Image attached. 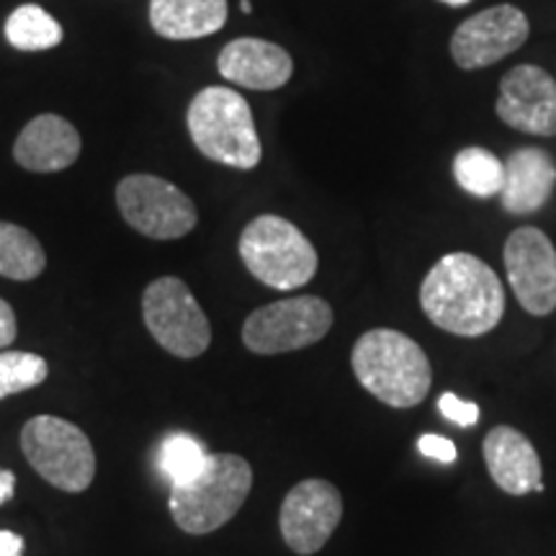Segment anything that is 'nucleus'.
I'll use <instances>...</instances> for the list:
<instances>
[{
	"instance_id": "c85d7f7f",
	"label": "nucleus",
	"mask_w": 556,
	"mask_h": 556,
	"mask_svg": "<svg viewBox=\"0 0 556 556\" xmlns=\"http://www.w3.org/2000/svg\"><path fill=\"white\" fill-rule=\"evenodd\" d=\"M441 3H446V5H467V3H471V0H441Z\"/></svg>"
},
{
	"instance_id": "5701e85b",
	"label": "nucleus",
	"mask_w": 556,
	"mask_h": 556,
	"mask_svg": "<svg viewBox=\"0 0 556 556\" xmlns=\"http://www.w3.org/2000/svg\"><path fill=\"white\" fill-rule=\"evenodd\" d=\"M50 374L47 361L39 353L5 351L0 353V400L39 387Z\"/></svg>"
},
{
	"instance_id": "aec40b11",
	"label": "nucleus",
	"mask_w": 556,
	"mask_h": 556,
	"mask_svg": "<svg viewBox=\"0 0 556 556\" xmlns=\"http://www.w3.org/2000/svg\"><path fill=\"white\" fill-rule=\"evenodd\" d=\"M5 39L18 52H45L60 45L62 26L41 5L26 3L5 18Z\"/></svg>"
},
{
	"instance_id": "2eb2a0df",
	"label": "nucleus",
	"mask_w": 556,
	"mask_h": 556,
	"mask_svg": "<svg viewBox=\"0 0 556 556\" xmlns=\"http://www.w3.org/2000/svg\"><path fill=\"white\" fill-rule=\"evenodd\" d=\"M482 451L492 482L507 495L523 497L546 490L541 479V458L520 430L510 426L492 428L484 438Z\"/></svg>"
},
{
	"instance_id": "f8f14e48",
	"label": "nucleus",
	"mask_w": 556,
	"mask_h": 556,
	"mask_svg": "<svg viewBox=\"0 0 556 556\" xmlns=\"http://www.w3.org/2000/svg\"><path fill=\"white\" fill-rule=\"evenodd\" d=\"M531 24L516 5L503 3L464 21L451 37V58L462 70H482L526 45Z\"/></svg>"
},
{
	"instance_id": "423d86ee",
	"label": "nucleus",
	"mask_w": 556,
	"mask_h": 556,
	"mask_svg": "<svg viewBox=\"0 0 556 556\" xmlns=\"http://www.w3.org/2000/svg\"><path fill=\"white\" fill-rule=\"evenodd\" d=\"M26 462L41 479L70 495L86 492L96 477V451L75 422L37 415L21 430Z\"/></svg>"
},
{
	"instance_id": "39448f33",
	"label": "nucleus",
	"mask_w": 556,
	"mask_h": 556,
	"mask_svg": "<svg viewBox=\"0 0 556 556\" xmlns=\"http://www.w3.org/2000/svg\"><path fill=\"white\" fill-rule=\"evenodd\" d=\"M245 268L270 289H302L315 278L317 250L296 225L276 214L255 217L240 235Z\"/></svg>"
},
{
	"instance_id": "20e7f679",
	"label": "nucleus",
	"mask_w": 556,
	"mask_h": 556,
	"mask_svg": "<svg viewBox=\"0 0 556 556\" xmlns=\"http://www.w3.org/2000/svg\"><path fill=\"white\" fill-rule=\"evenodd\" d=\"M253 469L238 454H212L189 484L170 490V516L184 533L204 536L229 523L250 495Z\"/></svg>"
},
{
	"instance_id": "ddd939ff",
	"label": "nucleus",
	"mask_w": 556,
	"mask_h": 556,
	"mask_svg": "<svg viewBox=\"0 0 556 556\" xmlns=\"http://www.w3.org/2000/svg\"><path fill=\"white\" fill-rule=\"evenodd\" d=\"M497 116L507 127L556 137V80L536 65H518L500 80Z\"/></svg>"
},
{
	"instance_id": "f257e3e1",
	"label": "nucleus",
	"mask_w": 556,
	"mask_h": 556,
	"mask_svg": "<svg viewBox=\"0 0 556 556\" xmlns=\"http://www.w3.org/2000/svg\"><path fill=\"white\" fill-rule=\"evenodd\" d=\"M420 307L435 328L479 338L503 319L505 289L495 270L477 255L448 253L422 278Z\"/></svg>"
},
{
	"instance_id": "412c9836",
	"label": "nucleus",
	"mask_w": 556,
	"mask_h": 556,
	"mask_svg": "<svg viewBox=\"0 0 556 556\" xmlns=\"http://www.w3.org/2000/svg\"><path fill=\"white\" fill-rule=\"evenodd\" d=\"M454 178L477 199H495L503 191L505 163L484 148H464L454 157Z\"/></svg>"
},
{
	"instance_id": "393cba45",
	"label": "nucleus",
	"mask_w": 556,
	"mask_h": 556,
	"mask_svg": "<svg viewBox=\"0 0 556 556\" xmlns=\"http://www.w3.org/2000/svg\"><path fill=\"white\" fill-rule=\"evenodd\" d=\"M417 451H420L422 456L433 458V462H441V464H454L458 458L454 441H448V438L435 435V433L420 435V441H417Z\"/></svg>"
},
{
	"instance_id": "b1692460",
	"label": "nucleus",
	"mask_w": 556,
	"mask_h": 556,
	"mask_svg": "<svg viewBox=\"0 0 556 556\" xmlns=\"http://www.w3.org/2000/svg\"><path fill=\"white\" fill-rule=\"evenodd\" d=\"M438 409H441V415L446 417V420H451L458 428H475L479 422L477 402L456 397L454 392L441 394V400H438Z\"/></svg>"
},
{
	"instance_id": "cd10ccee",
	"label": "nucleus",
	"mask_w": 556,
	"mask_h": 556,
	"mask_svg": "<svg viewBox=\"0 0 556 556\" xmlns=\"http://www.w3.org/2000/svg\"><path fill=\"white\" fill-rule=\"evenodd\" d=\"M16 492V475L11 469H0V505L9 503Z\"/></svg>"
},
{
	"instance_id": "f3484780",
	"label": "nucleus",
	"mask_w": 556,
	"mask_h": 556,
	"mask_svg": "<svg viewBox=\"0 0 556 556\" xmlns=\"http://www.w3.org/2000/svg\"><path fill=\"white\" fill-rule=\"evenodd\" d=\"M556 189V163L546 150L520 148L505 160L500 201L507 214L526 217L548 204Z\"/></svg>"
},
{
	"instance_id": "dca6fc26",
	"label": "nucleus",
	"mask_w": 556,
	"mask_h": 556,
	"mask_svg": "<svg viewBox=\"0 0 556 556\" xmlns=\"http://www.w3.org/2000/svg\"><path fill=\"white\" fill-rule=\"evenodd\" d=\"M78 129L58 114H41L26 124L13 142V157L31 173L67 170L80 157Z\"/></svg>"
},
{
	"instance_id": "c756f323",
	"label": "nucleus",
	"mask_w": 556,
	"mask_h": 556,
	"mask_svg": "<svg viewBox=\"0 0 556 556\" xmlns=\"http://www.w3.org/2000/svg\"><path fill=\"white\" fill-rule=\"evenodd\" d=\"M240 11H242V13H250V11H253V3H250V0H242Z\"/></svg>"
},
{
	"instance_id": "7ed1b4c3",
	"label": "nucleus",
	"mask_w": 556,
	"mask_h": 556,
	"mask_svg": "<svg viewBox=\"0 0 556 556\" xmlns=\"http://www.w3.org/2000/svg\"><path fill=\"white\" fill-rule=\"evenodd\" d=\"M186 127L201 155L227 168L253 170L261 163L263 148L255 129L253 111L238 90L208 86L193 96Z\"/></svg>"
},
{
	"instance_id": "9d476101",
	"label": "nucleus",
	"mask_w": 556,
	"mask_h": 556,
	"mask_svg": "<svg viewBox=\"0 0 556 556\" xmlns=\"http://www.w3.org/2000/svg\"><path fill=\"white\" fill-rule=\"evenodd\" d=\"M510 289L528 315L546 317L556 309V248L539 227H518L503 250Z\"/></svg>"
},
{
	"instance_id": "f03ea898",
	"label": "nucleus",
	"mask_w": 556,
	"mask_h": 556,
	"mask_svg": "<svg viewBox=\"0 0 556 556\" xmlns=\"http://www.w3.org/2000/svg\"><path fill=\"white\" fill-rule=\"evenodd\" d=\"M351 366L358 384L394 409L420 405L433 381L426 351L405 332L389 328L364 332L353 345Z\"/></svg>"
},
{
	"instance_id": "4be33fe9",
	"label": "nucleus",
	"mask_w": 556,
	"mask_h": 556,
	"mask_svg": "<svg viewBox=\"0 0 556 556\" xmlns=\"http://www.w3.org/2000/svg\"><path fill=\"white\" fill-rule=\"evenodd\" d=\"M208 451L199 438L189 433H173L160 443L157 467L170 479V486L189 484L197 479L208 464Z\"/></svg>"
},
{
	"instance_id": "9b49d317",
	"label": "nucleus",
	"mask_w": 556,
	"mask_h": 556,
	"mask_svg": "<svg viewBox=\"0 0 556 556\" xmlns=\"http://www.w3.org/2000/svg\"><path fill=\"white\" fill-rule=\"evenodd\" d=\"M343 518V495L328 479H304L281 503V536L294 554L309 556L328 544Z\"/></svg>"
},
{
	"instance_id": "0eeeda50",
	"label": "nucleus",
	"mask_w": 556,
	"mask_h": 556,
	"mask_svg": "<svg viewBox=\"0 0 556 556\" xmlns=\"http://www.w3.org/2000/svg\"><path fill=\"white\" fill-rule=\"evenodd\" d=\"M142 317L155 343L176 358H199L212 343V328L204 309L191 289L176 276L155 278L144 289Z\"/></svg>"
},
{
	"instance_id": "6e6552de",
	"label": "nucleus",
	"mask_w": 556,
	"mask_h": 556,
	"mask_svg": "<svg viewBox=\"0 0 556 556\" xmlns=\"http://www.w3.org/2000/svg\"><path fill=\"white\" fill-rule=\"evenodd\" d=\"M332 328V307L319 296H289L255 309L242 325V343L258 356L309 348Z\"/></svg>"
},
{
	"instance_id": "a211bd4d",
	"label": "nucleus",
	"mask_w": 556,
	"mask_h": 556,
	"mask_svg": "<svg viewBox=\"0 0 556 556\" xmlns=\"http://www.w3.org/2000/svg\"><path fill=\"white\" fill-rule=\"evenodd\" d=\"M150 24L163 39H204L227 24V0H150Z\"/></svg>"
},
{
	"instance_id": "6ab92c4d",
	"label": "nucleus",
	"mask_w": 556,
	"mask_h": 556,
	"mask_svg": "<svg viewBox=\"0 0 556 556\" xmlns=\"http://www.w3.org/2000/svg\"><path fill=\"white\" fill-rule=\"evenodd\" d=\"M47 255L26 227L0 222V276L11 281H34L45 274Z\"/></svg>"
},
{
	"instance_id": "bb28decb",
	"label": "nucleus",
	"mask_w": 556,
	"mask_h": 556,
	"mask_svg": "<svg viewBox=\"0 0 556 556\" xmlns=\"http://www.w3.org/2000/svg\"><path fill=\"white\" fill-rule=\"evenodd\" d=\"M24 554V536L13 531H0V556H21Z\"/></svg>"
},
{
	"instance_id": "4468645a",
	"label": "nucleus",
	"mask_w": 556,
	"mask_h": 556,
	"mask_svg": "<svg viewBox=\"0 0 556 556\" xmlns=\"http://www.w3.org/2000/svg\"><path fill=\"white\" fill-rule=\"evenodd\" d=\"M219 75L235 86L250 90H276L287 86L294 73V60L283 47L268 39H232L217 60Z\"/></svg>"
},
{
	"instance_id": "1a4fd4ad",
	"label": "nucleus",
	"mask_w": 556,
	"mask_h": 556,
	"mask_svg": "<svg viewBox=\"0 0 556 556\" xmlns=\"http://www.w3.org/2000/svg\"><path fill=\"white\" fill-rule=\"evenodd\" d=\"M116 204L127 225L150 240L186 238L199 222L197 204L178 186L148 173L122 178Z\"/></svg>"
},
{
	"instance_id": "a878e982",
	"label": "nucleus",
	"mask_w": 556,
	"mask_h": 556,
	"mask_svg": "<svg viewBox=\"0 0 556 556\" xmlns=\"http://www.w3.org/2000/svg\"><path fill=\"white\" fill-rule=\"evenodd\" d=\"M16 315H13L11 304L5 299H0V348H9L16 340Z\"/></svg>"
}]
</instances>
